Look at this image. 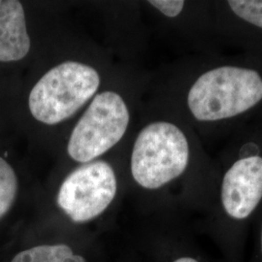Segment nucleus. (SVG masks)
<instances>
[{"instance_id":"obj_2","label":"nucleus","mask_w":262,"mask_h":262,"mask_svg":"<svg viewBox=\"0 0 262 262\" xmlns=\"http://www.w3.org/2000/svg\"><path fill=\"white\" fill-rule=\"evenodd\" d=\"M99 84V75L92 66L66 61L48 71L33 86L29 110L43 123L63 122L94 96Z\"/></svg>"},{"instance_id":"obj_7","label":"nucleus","mask_w":262,"mask_h":262,"mask_svg":"<svg viewBox=\"0 0 262 262\" xmlns=\"http://www.w3.org/2000/svg\"><path fill=\"white\" fill-rule=\"evenodd\" d=\"M30 39L27 31L25 10L16 0L0 4V61H17L27 56Z\"/></svg>"},{"instance_id":"obj_15","label":"nucleus","mask_w":262,"mask_h":262,"mask_svg":"<svg viewBox=\"0 0 262 262\" xmlns=\"http://www.w3.org/2000/svg\"><path fill=\"white\" fill-rule=\"evenodd\" d=\"M1 2H2V1H0V4H1Z\"/></svg>"},{"instance_id":"obj_13","label":"nucleus","mask_w":262,"mask_h":262,"mask_svg":"<svg viewBox=\"0 0 262 262\" xmlns=\"http://www.w3.org/2000/svg\"><path fill=\"white\" fill-rule=\"evenodd\" d=\"M173 262H198L197 260H195L194 258H191V257H181V258H178V259H176L175 261Z\"/></svg>"},{"instance_id":"obj_12","label":"nucleus","mask_w":262,"mask_h":262,"mask_svg":"<svg viewBox=\"0 0 262 262\" xmlns=\"http://www.w3.org/2000/svg\"><path fill=\"white\" fill-rule=\"evenodd\" d=\"M259 154V147L254 143H248L245 144L240 150V156L241 159H248V158H253L258 157Z\"/></svg>"},{"instance_id":"obj_4","label":"nucleus","mask_w":262,"mask_h":262,"mask_svg":"<svg viewBox=\"0 0 262 262\" xmlns=\"http://www.w3.org/2000/svg\"><path fill=\"white\" fill-rule=\"evenodd\" d=\"M128 122L129 112L121 95L97 94L72 131L67 146L70 158L83 163L97 159L122 139Z\"/></svg>"},{"instance_id":"obj_11","label":"nucleus","mask_w":262,"mask_h":262,"mask_svg":"<svg viewBox=\"0 0 262 262\" xmlns=\"http://www.w3.org/2000/svg\"><path fill=\"white\" fill-rule=\"evenodd\" d=\"M149 3L169 18L177 17L185 6L182 0H151Z\"/></svg>"},{"instance_id":"obj_1","label":"nucleus","mask_w":262,"mask_h":262,"mask_svg":"<svg viewBox=\"0 0 262 262\" xmlns=\"http://www.w3.org/2000/svg\"><path fill=\"white\" fill-rule=\"evenodd\" d=\"M261 99L262 79L256 71L223 66L197 79L187 104L196 120L214 122L246 112Z\"/></svg>"},{"instance_id":"obj_3","label":"nucleus","mask_w":262,"mask_h":262,"mask_svg":"<svg viewBox=\"0 0 262 262\" xmlns=\"http://www.w3.org/2000/svg\"><path fill=\"white\" fill-rule=\"evenodd\" d=\"M188 158V143L179 127L170 122H152L135 141L131 173L141 187L156 189L182 175Z\"/></svg>"},{"instance_id":"obj_6","label":"nucleus","mask_w":262,"mask_h":262,"mask_svg":"<svg viewBox=\"0 0 262 262\" xmlns=\"http://www.w3.org/2000/svg\"><path fill=\"white\" fill-rule=\"evenodd\" d=\"M262 198V159H240L223 180L222 202L227 215L236 220L248 217Z\"/></svg>"},{"instance_id":"obj_9","label":"nucleus","mask_w":262,"mask_h":262,"mask_svg":"<svg viewBox=\"0 0 262 262\" xmlns=\"http://www.w3.org/2000/svg\"><path fill=\"white\" fill-rule=\"evenodd\" d=\"M17 193V175L9 163L0 158V219L9 212Z\"/></svg>"},{"instance_id":"obj_10","label":"nucleus","mask_w":262,"mask_h":262,"mask_svg":"<svg viewBox=\"0 0 262 262\" xmlns=\"http://www.w3.org/2000/svg\"><path fill=\"white\" fill-rule=\"evenodd\" d=\"M228 4L238 17L262 28V0H231Z\"/></svg>"},{"instance_id":"obj_14","label":"nucleus","mask_w":262,"mask_h":262,"mask_svg":"<svg viewBox=\"0 0 262 262\" xmlns=\"http://www.w3.org/2000/svg\"><path fill=\"white\" fill-rule=\"evenodd\" d=\"M261 251H262V229H261Z\"/></svg>"},{"instance_id":"obj_5","label":"nucleus","mask_w":262,"mask_h":262,"mask_svg":"<svg viewBox=\"0 0 262 262\" xmlns=\"http://www.w3.org/2000/svg\"><path fill=\"white\" fill-rule=\"evenodd\" d=\"M117 193V180L110 164L98 160L74 170L60 186L57 203L75 223L101 215Z\"/></svg>"},{"instance_id":"obj_8","label":"nucleus","mask_w":262,"mask_h":262,"mask_svg":"<svg viewBox=\"0 0 262 262\" xmlns=\"http://www.w3.org/2000/svg\"><path fill=\"white\" fill-rule=\"evenodd\" d=\"M11 262H86L63 244L40 245L17 253Z\"/></svg>"}]
</instances>
